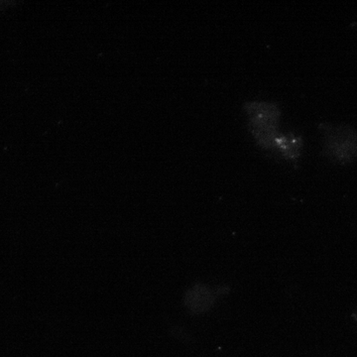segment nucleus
Segmentation results:
<instances>
[{"label": "nucleus", "instance_id": "obj_3", "mask_svg": "<svg viewBox=\"0 0 357 357\" xmlns=\"http://www.w3.org/2000/svg\"><path fill=\"white\" fill-rule=\"evenodd\" d=\"M215 300V295L210 288L198 284L185 294V305L192 314H199L208 311Z\"/></svg>", "mask_w": 357, "mask_h": 357}, {"label": "nucleus", "instance_id": "obj_2", "mask_svg": "<svg viewBox=\"0 0 357 357\" xmlns=\"http://www.w3.org/2000/svg\"><path fill=\"white\" fill-rule=\"evenodd\" d=\"M325 133V151L331 159L349 164L357 159V132L351 126L321 124Z\"/></svg>", "mask_w": 357, "mask_h": 357}, {"label": "nucleus", "instance_id": "obj_4", "mask_svg": "<svg viewBox=\"0 0 357 357\" xmlns=\"http://www.w3.org/2000/svg\"><path fill=\"white\" fill-rule=\"evenodd\" d=\"M304 141L294 133H280L275 144V150L287 160H297L302 154Z\"/></svg>", "mask_w": 357, "mask_h": 357}, {"label": "nucleus", "instance_id": "obj_1", "mask_svg": "<svg viewBox=\"0 0 357 357\" xmlns=\"http://www.w3.org/2000/svg\"><path fill=\"white\" fill-rule=\"evenodd\" d=\"M244 110L250 122L251 133L260 147L266 150H275L279 131V119L281 110L278 105L266 102L245 103Z\"/></svg>", "mask_w": 357, "mask_h": 357}]
</instances>
